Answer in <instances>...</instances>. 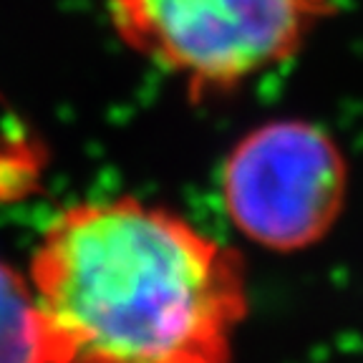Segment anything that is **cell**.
<instances>
[{
	"label": "cell",
	"mask_w": 363,
	"mask_h": 363,
	"mask_svg": "<svg viewBox=\"0 0 363 363\" xmlns=\"http://www.w3.org/2000/svg\"><path fill=\"white\" fill-rule=\"evenodd\" d=\"M33 293L63 363H230L247 315L238 252L136 197L63 210L40 238Z\"/></svg>",
	"instance_id": "cell-1"
},
{
	"label": "cell",
	"mask_w": 363,
	"mask_h": 363,
	"mask_svg": "<svg viewBox=\"0 0 363 363\" xmlns=\"http://www.w3.org/2000/svg\"><path fill=\"white\" fill-rule=\"evenodd\" d=\"M121 43L192 99L242 89L303 51L338 0H106Z\"/></svg>",
	"instance_id": "cell-2"
},
{
	"label": "cell",
	"mask_w": 363,
	"mask_h": 363,
	"mask_svg": "<svg viewBox=\"0 0 363 363\" xmlns=\"http://www.w3.org/2000/svg\"><path fill=\"white\" fill-rule=\"evenodd\" d=\"M348 192L338 142L308 119H270L240 136L220 174L222 207L242 238L275 252L323 240Z\"/></svg>",
	"instance_id": "cell-3"
},
{
	"label": "cell",
	"mask_w": 363,
	"mask_h": 363,
	"mask_svg": "<svg viewBox=\"0 0 363 363\" xmlns=\"http://www.w3.org/2000/svg\"><path fill=\"white\" fill-rule=\"evenodd\" d=\"M0 363H63L28 283L0 262Z\"/></svg>",
	"instance_id": "cell-4"
}]
</instances>
